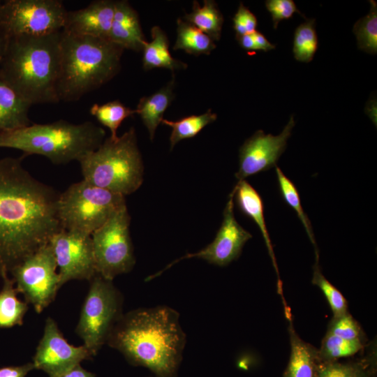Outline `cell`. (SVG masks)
<instances>
[{
    "mask_svg": "<svg viewBox=\"0 0 377 377\" xmlns=\"http://www.w3.org/2000/svg\"><path fill=\"white\" fill-rule=\"evenodd\" d=\"M59 195L32 177L22 158L0 159V276L3 278L62 229Z\"/></svg>",
    "mask_w": 377,
    "mask_h": 377,
    "instance_id": "cell-1",
    "label": "cell"
},
{
    "mask_svg": "<svg viewBox=\"0 0 377 377\" xmlns=\"http://www.w3.org/2000/svg\"><path fill=\"white\" fill-rule=\"evenodd\" d=\"M186 341L179 313L158 306L124 313L106 344L132 365L147 368L156 377H177Z\"/></svg>",
    "mask_w": 377,
    "mask_h": 377,
    "instance_id": "cell-2",
    "label": "cell"
},
{
    "mask_svg": "<svg viewBox=\"0 0 377 377\" xmlns=\"http://www.w3.org/2000/svg\"><path fill=\"white\" fill-rule=\"evenodd\" d=\"M61 31L8 40L0 61V78L31 105L59 102L57 84Z\"/></svg>",
    "mask_w": 377,
    "mask_h": 377,
    "instance_id": "cell-3",
    "label": "cell"
},
{
    "mask_svg": "<svg viewBox=\"0 0 377 377\" xmlns=\"http://www.w3.org/2000/svg\"><path fill=\"white\" fill-rule=\"evenodd\" d=\"M124 49L108 39L62 30L57 84L59 101H76L110 81L121 69Z\"/></svg>",
    "mask_w": 377,
    "mask_h": 377,
    "instance_id": "cell-4",
    "label": "cell"
},
{
    "mask_svg": "<svg viewBox=\"0 0 377 377\" xmlns=\"http://www.w3.org/2000/svg\"><path fill=\"white\" fill-rule=\"evenodd\" d=\"M105 131L91 121L73 124L60 119L50 124H31L0 132V147L20 150L25 155H40L54 164L79 161L104 141Z\"/></svg>",
    "mask_w": 377,
    "mask_h": 377,
    "instance_id": "cell-5",
    "label": "cell"
},
{
    "mask_svg": "<svg viewBox=\"0 0 377 377\" xmlns=\"http://www.w3.org/2000/svg\"><path fill=\"white\" fill-rule=\"evenodd\" d=\"M78 162L84 181L124 196L143 182L144 166L133 127L115 139L105 138Z\"/></svg>",
    "mask_w": 377,
    "mask_h": 377,
    "instance_id": "cell-6",
    "label": "cell"
},
{
    "mask_svg": "<svg viewBox=\"0 0 377 377\" xmlns=\"http://www.w3.org/2000/svg\"><path fill=\"white\" fill-rule=\"evenodd\" d=\"M126 206L124 195L82 179L59 195L57 216L62 229L91 235Z\"/></svg>",
    "mask_w": 377,
    "mask_h": 377,
    "instance_id": "cell-7",
    "label": "cell"
},
{
    "mask_svg": "<svg viewBox=\"0 0 377 377\" xmlns=\"http://www.w3.org/2000/svg\"><path fill=\"white\" fill-rule=\"evenodd\" d=\"M124 297L112 281L96 274L82 304L76 334L95 356L107 343L114 326L124 314Z\"/></svg>",
    "mask_w": 377,
    "mask_h": 377,
    "instance_id": "cell-8",
    "label": "cell"
},
{
    "mask_svg": "<svg viewBox=\"0 0 377 377\" xmlns=\"http://www.w3.org/2000/svg\"><path fill=\"white\" fill-rule=\"evenodd\" d=\"M130 221L126 206L91 235L97 274L106 279L113 281L135 265Z\"/></svg>",
    "mask_w": 377,
    "mask_h": 377,
    "instance_id": "cell-9",
    "label": "cell"
},
{
    "mask_svg": "<svg viewBox=\"0 0 377 377\" xmlns=\"http://www.w3.org/2000/svg\"><path fill=\"white\" fill-rule=\"evenodd\" d=\"M67 12L60 0H6L0 4V19L8 38L60 32Z\"/></svg>",
    "mask_w": 377,
    "mask_h": 377,
    "instance_id": "cell-10",
    "label": "cell"
},
{
    "mask_svg": "<svg viewBox=\"0 0 377 377\" xmlns=\"http://www.w3.org/2000/svg\"><path fill=\"white\" fill-rule=\"evenodd\" d=\"M57 263L50 244L42 246L10 272L18 293L40 313L55 299L60 289Z\"/></svg>",
    "mask_w": 377,
    "mask_h": 377,
    "instance_id": "cell-11",
    "label": "cell"
},
{
    "mask_svg": "<svg viewBox=\"0 0 377 377\" xmlns=\"http://www.w3.org/2000/svg\"><path fill=\"white\" fill-rule=\"evenodd\" d=\"M60 287L72 280H91L96 274L91 235L61 229L50 239Z\"/></svg>",
    "mask_w": 377,
    "mask_h": 377,
    "instance_id": "cell-12",
    "label": "cell"
},
{
    "mask_svg": "<svg viewBox=\"0 0 377 377\" xmlns=\"http://www.w3.org/2000/svg\"><path fill=\"white\" fill-rule=\"evenodd\" d=\"M233 200V194L230 193L223 210L222 223L212 242L200 251L187 253L174 260L160 272L147 277L146 281L155 279L175 263L184 259L200 258L210 264L221 267L226 266L237 259L244 245L252 235L237 221L234 216Z\"/></svg>",
    "mask_w": 377,
    "mask_h": 377,
    "instance_id": "cell-13",
    "label": "cell"
},
{
    "mask_svg": "<svg viewBox=\"0 0 377 377\" xmlns=\"http://www.w3.org/2000/svg\"><path fill=\"white\" fill-rule=\"evenodd\" d=\"M94 356L84 345L75 346L64 338L55 320L48 317L33 357L34 369L50 376L64 371Z\"/></svg>",
    "mask_w": 377,
    "mask_h": 377,
    "instance_id": "cell-14",
    "label": "cell"
},
{
    "mask_svg": "<svg viewBox=\"0 0 377 377\" xmlns=\"http://www.w3.org/2000/svg\"><path fill=\"white\" fill-rule=\"evenodd\" d=\"M294 126L292 115L279 135L265 134L259 130L248 138L239 148V167L235 174L238 181L276 167L286 148Z\"/></svg>",
    "mask_w": 377,
    "mask_h": 377,
    "instance_id": "cell-15",
    "label": "cell"
},
{
    "mask_svg": "<svg viewBox=\"0 0 377 377\" xmlns=\"http://www.w3.org/2000/svg\"><path fill=\"white\" fill-rule=\"evenodd\" d=\"M115 1L96 0L87 7L68 11L63 31L73 35L108 39Z\"/></svg>",
    "mask_w": 377,
    "mask_h": 377,
    "instance_id": "cell-16",
    "label": "cell"
},
{
    "mask_svg": "<svg viewBox=\"0 0 377 377\" xmlns=\"http://www.w3.org/2000/svg\"><path fill=\"white\" fill-rule=\"evenodd\" d=\"M108 40L124 49L135 52L142 51L147 42L138 14L127 1H115Z\"/></svg>",
    "mask_w": 377,
    "mask_h": 377,
    "instance_id": "cell-17",
    "label": "cell"
},
{
    "mask_svg": "<svg viewBox=\"0 0 377 377\" xmlns=\"http://www.w3.org/2000/svg\"><path fill=\"white\" fill-rule=\"evenodd\" d=\"M239 210L252 219L259 228L267 246L276 273L279 278L274 249L270 240L264 216L263 199L258 191L246 180L238 181L232 191Z\"/></svg>",
    "mask_w": 377,
    "mask_h": 377,
    "instance_id": "cell-18",
    "label": "cell"
},
{
    "mask_svg": "<svg viewBox=\"0 0 377 377\" xmlns=\"http://www.w3.org/2000/svg\"><path fill=\"white\" fill-rule=\"evenodd\" d=\"M288 318L290 355L284 377H316L320 363L318 351L312 345L301 339L294 330L290 315Z\"/></svg>",
    "mask_w": 377,
    "mask_h": 377,
    "instance_id": "cell-19",
    "label": "cell"
},
{
    "mask_svg": "<svg viewBox=\"0 0 377 377\" xmlns=\"http://www.w3.org/2000/svg\"><path fill=\"white\" fill-rule=\"evenodd\" d=\"M31 105L0 78V132L16 130L31 124Z\"/></svg>",
    "mask_w": 377,
    "mask_h": 377,
    "instance_id": "cell-20",
    "label": "cell"
},
{
    "mask_svg": "<svg viewBox=\"0 0 377 377\" xmlns=\"http://www.w3.org/2000/svg\"><path fill=\"white\" fill-rule=\"evenodd\" d=\"M151 34V41H147L142 50V66L145 71L164 68L173 72L187 67L186 64L172 57L168 36L159 27H153Z\"/></svg>",
    "mask_w": 377,
    "mask_h": 377,
    "instance_id": "cell-21",
    "label": "cell"
},
{
    "mask_svg": "<svg viewBox=\"0 0 377 377\" xmlns=\"http://www.w3.org/2000/svg\"><path fill=\"white\" fill-rule=\"evenodd\" d=\"M175 80L149 96L142 97L135 108L146 126L151 140H153L158 126L163 119V114L174 98Z\"/></svg>",
    "mask_w": 377,
    "mask_h": 377,
    "instance_id": "cell-22",
    "label": "cell"
},
{
    "mask_svg": "<svg viewBox=\"0 0 377 377\" xmlns=\"http://www.w3.org/2000/svg\"><path fill=\"white\" fill-rule=\"evenodd\" d=\"M3 287L0 290V328H10L23 324L29 304L17 297L15 282L9 276L2 278Z\"/></svg>",
    "mask_w": 377,
    "mask_h": 377,
    "instance_id": "cell-23",
    "label": "cell"
},
{
    "mask_svg": "<svg viewBox=\"0 0 377 377\" xmlns=\"http://www.w3.org/2000/svg\"><path fill=\"white\" fill-rule=\"evenodd\" d=\"M184 20L213 40H219L224 19L214 1H203L202 6L194 1L192 11L185 15Z\"/></svg>",
    "mask_w": 377,
    "mask_h": 377,
    "instance_id": "cell-24",
    "label": "cell"
},
{
    "mask_svg": "<svg viewBox=\"0 0 377 377\" xmlns=\"http://www.w3.org/2000/svg\"><path fill=\"white\" fill-rule=\"evenodd\" d=\"M174 50H182L195 56L209 54L215 49L214 40L193 25L179 18Z\"/></svg>",
    "mask_w": 377,
    "mask_h": 377,
    "instance_id": "cell-25",
    "label": "cell"
},
{
    "mask_svg": "<svg viewBox=\"0 0 377 377\" xmlns=\"http://www.w3.org/2000/svg\"><path fill=\"white\" fill-rule=\"evenodd\" d=\"M217 114L209 109L206 112L198 115H191L177 121L163 119L162 123L172 128L170 136V149L179 141L197 135L206 126L214 122Z\"/></svg>",
    "mask_w": 377,
    "mask_h": 377,
    "instance_id": "cell-26",
    "label": "cell"
},
{
    "mask_svg": "<svg viewBox=\"0 0 377 377\" xmlns=\"http://www.w3.org/2000/svg\"><path fill=\"white\" fill-rule=\"evenodd\" d=\"M89 112L100 124L110 131V137L113 139L118 137L117 131L124 120L136 114L135 109L126 107L119 101L101 105L95 103L90 108Z\"/></svg>",
    "mask_w": 377,
    "mask_h": 377,
    "instance_id": "cell-27",
    "label": "cell"
},
{
    "mask_svg": "<svg viewBox=\"0 0 377 377\" xmlns=\"http://www.w3.org/2000/svg\"><path fill=\"white\" fill-rule=\"evenodd\" d=\"M275 171L281 196L284 202L295 210L303 224L309 238L315 248L316 261H318V251L312 226L310 220L302 207L299 192L294 183L283 174L280 168L276 166Z\"/></svg>",
    "mask_w": 377,
    "mask_h": 377,
    "instance_id": "cell-28",
    "label": "cell"
},
{
    "mask_svg": "<svg viewBox=\"0 0 377 377\" xmlns=\"http://www.w3.org/2000/svg\"><path fill=\"white\" fill-rule=\"evenodd\" d=\"M374 359L344 363L320 362L316 377H374Z\"/></svg>",
    "mask_w": 377,
    "mask_h": 377,
    "instance_id": "cell-29",
    "label": "cell"
},
{
    "mask_svg": "<svg viewBox=\"0 0 377 377\" xmlns=\"http://www.w3.org/2000/svg\"><path fill=\"white\" fill-rule=\"evenodd\" d=\"M363 339L347 340L326 333L318 351L320 362H334L350 357L364 348Z\"/></svg>",
    "mask_w": 377,
    "mask_h": 377,
    "instance_id": "cell-30",
    "label": "cell"
},
{
    "mask_svg": "<svg viewBox=\"0 0 377 377\" xmlns=\"http://www.w3.org/2000/svg\"><path fill=\"white\" fill-rule=\"evenodd\" d=\"M318 45L315 20L307 19L296 28L294 33L293 52L295 59L301 62L311 61Z\"/></svg>",
    "mask_w": 377,
    "mask_h": 377,
    "instance_id": "cell-31",
    "label": "cell"
},
{
    "mask_svg": "<svg viewBox=\"0 0 377 377\" xmlns=\"http://www.w3.org/2000/svg\"><path fill=\"white\" fill-rule=\"evenodd\" d=\"M369 13L357 20L353 26L358 48L367 53H377V3L370 0Z\"/></svg>",
    "mask_w": 377,
    "mask_h": 377,
    "instance_id": "cell-32",
    "label": "cell"
},
{
    "mask_svg": "<svg viewBox=\"0 0 377 377\" xmlns=\"http://www.w3.org/2000/svg\"><path fill=\"white\" fill-rule=\"evenodd\" d=\"M312 283L320 288L333 312L334 317L348 313V303L342 293L323 275L318 261L313 266Z\"/></svg>",
    "mask_w": 377,
    "mask_h": 377,
    "instance_id": "cell-33",
    "label": "cell"
},
{
    "mask_svg": "<svg viewBox=\"0 0 377 377\" xmlns=\"http://www.w3.org/2000/svg\"><path fill=\"white\" fill-rule=\"evenodd\" d=\"M327 333L343 339H363V332L358 323L348 312L330 320Z\"/></svg>",
    "mask_w": 377,
    "mask_h": 377,
    "instance_id": "cell-34",
    "label": "cell"
},
{
    "mask_svg": "<svg viewBox=\"0 0 377 377\" xmlns=\"http://www.w3.org/2000/svg\"><path fill=\"white\" fill-rule=\"evenodd\" d=\"M265 7L271 15L274 29L281 21L291 18L295 13L304 17L293 0H267Z\"/></svg>",
    "mask_w": 377,
    "mask_h": 377,
    "instance_id": "cell-35",
    "label": "cell"
},
{
    "mask_svg": "<svg viewBox=\"0 0 377 377\" xmlns=\"http://www.w3.org/2000/svg\"><path fill=\"white\" fill-rule=\"evenodd\" d=\"M233 29L236 36L252 34L256 31L258 20L255 15L242 2L233 18Z\"/></svg>",
    "mask_w": 377,
    "mask_h": 377,
    "instance_id": "cell-36",
    "label": "cell"
},
{
    "mask_svg": "<svg viewBox=\"0 0 377 377\" xmlns=\"http://www.w3.org/2000/svg\"><path fill=\"white\" fill-rule=\"evenodd\" d=\"M33 369L34 366L32 362L20 366L3 367L0 368V377H26Z\"/></svg>",
    "mask_w": 377,
    "mask_h": 377,
    "instance_id": "cell-37",
    "label": "cell"
},
{
    "mask_svg": "<svg viewBox=\"0 0 377 377\" xmlns=\"http://www.w3.org/2000/svg\"><path fill=\"white\" fill-rule=\"evenodd\" d=\"M49 377H96V376L93 373L83 369L80 366V364H78L64 371L50 376Z\"/></svg>",
    "mask_w": 377,
    "mask_h": 377,
    "instance_id": "cell-38",
    "label": "cell"
},
{
    "mask_svg": "<svg viewBox=\"0 0 377 377\" xmlns=\"http://www.w3.org/2000/svg\"><path fill=\"white\" fill-rule=\"evenodd\" d=\"M257 50L267 52L275 48V45L271 43L263 34L258 31L252 34Z\"/></svg>",
    "mask_w": 377,
    "mask_h": 377,
    "instance_id": "cell-39",
    "label": "cell"
},
{
    "mask_svg": "<svg viewBox=\"0 0 377 377\" xmlns=\"http://www.w3.org/2000/svg\"><path fill=\"white\" fill-rule=\"evenodd\" d=\"M236 38L239 45L247 51H256L257 50L252 34H245L242 36H237Z\"/></svg>",
    "mask_w": 377,
    "mask_h": 377,
    "instance_id": "cell-40",
    "label": "cell"
},
{
    "mask_svg": "<svg viewBox=\"0 0 377 377\" xmlns=\"http://www.w3.org/2000/svg\"><path fill=\"white\" fill-rule=\"evenodd\" d=\"M0 1V4H1ZM8 37L6 34V32L3 28V26L1 23V19H0V61L3 56L6 45L8 43Z\"/></svg>",
    "mask_w": 377,
    "mask_h": 377,
    "instance_id": "cell-41",
    "label": "cell"
},
{
    "mask_svg": "<svg viewBox=\"0 0 377 377\" xmlns=\"http://www.w3.org/2000/svg\"><path fill=\"white\" fill-rule=\"evenodd\" d=\"M376 101L374 102V101L373 100L371 103L369 102V103L368 104V107H369L368 115L372 119L373 122L375 123V124L376 125V110H374V109H376Z\"/></svg>",
    "mask_w": 377,
    "mask_h": 377,
    "instance_id": "cell-42",
    "label": "cell"
}]
</instances>
